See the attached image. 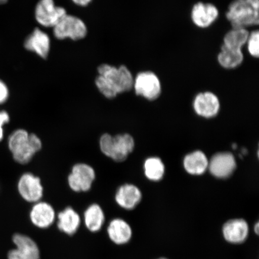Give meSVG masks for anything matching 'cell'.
<instances>
[{"label": "cell", "mask_w": 259, "mask_h": 259, "mask_svg": "<svg viewBox=\"0 0 259 259\" xmlns=\"http://www.w3.org/2000/svg\"><path fill=\"white\" fill-rule=\"evenodd\" d=\"M93 0H72V2L76 5L82 6H88L90 3H92Z\"/></svg>", "instance_id": "obj_28"}, {"label": "cell", "mask_w": 259, "mask_h": 259, "mask_svg": "<svg viewBox=\"0 0 259 259\" xmlns=\"http://www.w3.org/2000/svg\"><path fill=\"white\" fill-rule=\"evenodd\" d=\"M58 229L64 234L72 236L78 231L81 219L78 212L72 207H67L57 215Z\"/></svg>", "instance_id": "obj_19"}, {"label": "cell", "mask_w": 259, "mask_h": 259, "mask_svg": "<svg viewBox=\"0 0 259 259\" xmlns=\"http://www.w3.org/2000/svg\"><path fill=\"white\" fill-rule=\"evenodd\" d=\"M219 11L212 3L198 2L191 11V19L193 24L200 28H207L218 19Z\"/></svg>", "instance_id": "obj_11"}, {"label": "cell", "mask_w": 259, "mask_h": 259, "mask_svg": "<svg viewBox=\"0 0 259 259\" xmlns=\"http://www.w3.org/2000/svg\"><path fill=\"white\" fill-rule=\"evenodd\" d=\"M8 2V0H0V5L5 4L6 2Z\"/></svg>", "instance_id": "obj_30"}, {"label": "cell", "mask_w": 259, "mask_h": 259, "mask_svg": "<svg viewBox=\"0 0 259 259\" xmlns=\"http://www.w3.org/2000/svg\"><path fill=\"white\" fill-rule=\"evenodd\" d=\"M12 241L16 248L9 251L8 259H40L39 247L28 236L16 234Z\"/></svg>", "instance_id": "obj_9"}, {"label": "cell", "mask_w": 259, "mask_h": 259, "mask_svg": "<svg viewBox=\"0 0 259 259\" xmlns=\"http://www.w3.org/2000/svg\"><path fill=\"white\" fill-rule=\"evenodd\" d=\"M134 89L137 95L150 101L157 100L162 91L159 77L151 71L139 73L134 78Z\"/></svg>", "instance_id": "obj_6"}, {"label": "cell", "mask_w": 259, "mask_h": 259, "mask_svg": "<svg viewBox=\"0 0 259 259\" xmlns=\"http://www.w3.org/2000/svg\"><path fill=\"white\" fill-rule=\"evenodd\" d=\"M250 32L247 29L232 28L226 32L222 46L235 50H242L246 45Z\"/></svg>", "instance_id": "obj_23"}, {"label": "cell", "mask_w": 259, "mask_h": 259, "mask_svg": "<svg viewBox=\"0 0 259 259\" xmlns=\"http://www.w3.org/2000/svg\"><path fill=\"white\" fill-rule=\"evenodd\" d=\"M96 173L91 165L78 163L73 165L67 177L68 185L74 192H87L92 189Z\"/></svg>", "instance_id": "obj_5"}, {"label": "cell", "mask_w": 259, "mask_h": 259, "mask_svg": "<svg viewBox=\"0 0 259 259\" xmlns=\"http://www.w3.org/2000/svg\"><path fill=\"white\" fill-rule=\"evenodd\" d=\"M9 90L6 84L0 80V104L5 103L9 97Z\"/></svg>", "instance_id": "obj_27"}, {"label": "cell", "mask_w": 259, "mask_h": 259, "mask_svg": "<svg viewBox=\"0 0 259 259\" xmlns=\"http://www.w3.org/2000/svg\"><path fill=\"white\" fill-rule=\"evenodd\" d=\"M135 147V139L128 134L115 136L104 134L99 139V147L102 153L118 163L127 159L128 155L134 151Z\"/></svg>", "instance_id": "obj_3"}, {"label": "cell", "mask_w": 259, "mask_h": 259, "mask_svg": "<svg viewBox=\"0 0 259 259\" xmlns=\"http://www.w3.org/2000/svg\"><path fill=\"white\" fill-rule=\"evenodd\" d=\"M193 108L199 116L205 118H212L218 115L220 111V100L212 92L199 93L194 97Z\"/></svg>", "instance_id": "obj_12"}, {"label": "cell", "mask_w": 259, "mask_h": 259, "mask_svg": "<svg viewBox=\"0 0 259 259\" xmlns=\"http://www.w3.org/2000/svg\"><path fill=\"white\" fill-rule=\"evenodd\" d=\"M236 167L235 158L231 153L223 152L213 155L209 160L210 173L215 178L225 179L232 176Z\"/></svg>", "instance_id": "obj_10"}, {"label": "cell", "mask_w": 259, "mask_h": 259, "mask_svg": "<svg viewBox=\"0 0 259 259\" xmlns=\"http://www.w3.org/2000/svg\"><path fill=\"white\" fill-rule=\"evenodd\" d=\"M30 133L25 129L19 128L12 133L8 138V147L12 155L20 156H33L37 154L29 139Z\"/></svg>", "instance_id": "obj_14"}, {"label": "cell", "mask_w": 259, "mask_h": 259, "mask_svg": "<svg viewBox=\"0 0 259 259\" xmlns=\"http://www.w3.org/2000/svg\"><path fill=\"white\" fill-rule=\"evenodd\" d=\"M246 45L250 56L258 58L259 57V32L257 30L250 32Z\"/></svg>", "instance_id": "obj_25"}, {"label": "cell", "mask_w": 259, "mask_h": 259, "mask_svg": "<svg viewBox=\"0 0 259 259\" xmlns=\"http://www.w3.org/2000/svg\"><path fill=\"white\" fill-rule=\"evenodd\" d=\"M17 189L19 195L29 203L40 201L44 196V188L40 178L30 172L24 173L19 178Z\"/></svg>", "instance_id": "obj_8"}, {"label": "cell", "mask_w": 259, "mask_h": 259, "mask_svg": "<svg viewBox=\"0 0 259 259\" xmlns=\"http://www.w3.org/2000/svg\"><path fill=\"white\" fill-rule=\"evenodd\" d=\"M107 233L111 240L116 245H122L131 241L133 231L128 223L120 218H116L109 222Z\"/></svg>", "instance_id": "obj_18"}, {"label": "cell", "mask_w": 259, "mask_h": 259, "mask_svg": "<svg viewBox=\"0 0 259 259\" xmlns=\"http://www.w3.org/2000/svg\"><path fill=\"white\" fill-rule=\"evenodd\" d=\"M24 47L28 51L33 52L42 58H47L50 53L51 40L46 32L35 28L25 40Z\"/></svg>", "instance_id": "obj_17"}, {"label": "cell", "mask_w": 259, "mask_h": 259, "mask_svg": "<svg viewBox=\"0 0 259 259\" xmlns=\"http://www.w3.org/2000/svg\"><path fill=\"white\" fill-rule=\"evenodd\" d=\"M254 231L255 233V234H256L257 235L258 234V232H259V224H258V223L257 222L256 223V224L254 226Z\"/></svg>", "instance_id": "obj_29"}, {"label": "cell", "mask_w": 259, "mask_h": 259, "mask_svg": "<svg viewBox=\"0 0 259 259\" xmlns=\"http://www.w3.org/2000/svg\"><path fill=\"white\" fill-rule=\"evenodd\" d=\"M249 232L248 223L242 219L228 220L222 228V235L225 240L234 245L244 243L248 237Z\"/></svg>", "instance_id": "obj_13"}, {"label": "cell", "mask_w": 259, "mask_h": 259, "mask_svg": "<svg viewBox=\"0 0 259 259\" xmlns=\"http://www.w3.org/2000/svg\"><path fill=\"white\" fill-rule=\"evenodd\" d=\"M244 60L242 50H235L222 46L218 56L219 64L225 69L232 70L240 66Z\"/></svg>", "instance_id": "obj_22"}, {"label": "cell", "mask_w": 259, "mask_h": 259, "mask_svg": "<svg viewBox=\"0 0 259 259\" xmlns=\"http://www.w3.org/2000/svg\"><path fill=\"white\" fill-rule=\"evenodd\" d=\"M142 198L141 191L132 184H125L118 187L115 196V200L121 208L128 210L134 209Z\"/></svg>", "instance_id": "obj_16"}, {"label": "cell", "mask_w": 259, "mask_h": 259, "mask_svg": "<svg viewBox=\"0 0 259 259\" xmlns=\"http://www.w3.org/2000/svg\"><path fill=\"white\" fill-rule=\"evenodd\" d=\"M164 172V164L160 158L150 157L145 161L144 173L148 180L160 181L163 178Z\"/></svg>", "instance_id": "obj_24"}, {"label": "cell", "mask_w": 259, "mask_h": 259, "mask_svg": "<svg viewBox=\"0 0 259 259\" xmlns=\"http://www.w3.org/2000/svg\"><path fill=\"white\" fill-rule=\"evenodd\" d=\"M157 259H168V258H166V257H160V258H157Z\"/></svg>", "instance_id": "obj_31"}, {"label": "cell", "mask_w": 259, "mask_h": 259, "mask_svg": "<svg viewBox=\"0 0 259 259\" xmlns=\"http://www.w3.org/2000/svg\"><path fill=\"white\" fill-rule=\"evenodd\" d=\"M184 169L192 176H201L208 169L209 160L201 151L187 154L183 161Z\"/></svg>", "instance_id": "obj_20"}, {"label": "cell", "mask_w": 259, "mask_h": 259, "mask_svg": "<svg viewBox=\"0 0 259 259\" xmlns=\"http://www.w3.org/2000/svg\"><path fill=\"white\" fill-rule=\"evenodd\" d=\"M83 222L87 229L93 233L100 231L105 222L104 210L97 203L88 206L83 213Z\"/></svg>", "instance_id": "obj_21"}, {"label": "cell", "mask_w": 259, "mask_h": 259, "mask_svg": "<svg viewBox=\"0 0 259 259\" xmlns=\"http://www.w3.org/2000/svg\"><path fill=\"white\" fill-rule=\"evenodd\" d=\"M226 17L232 28L254 27L259 24V0H234L229 5Z\"/></svg>", "instance_id": "obj_2"}, {"label": "cell", "mask_w": 259, "mask_h": 259, "mask_svg": "<svg viewBox=\"0 0 259 259\" xmlns=\"http://www.w3.org/2000/svg\"><path fill=\"white\" fill-rule=\"evenodd\" d=\"M53 32L57 39L70 38L77 41L86 36L87 28L82 19L75 16L67 14L55 26Z\"/></svg>", "instance_id": "obj_4"}, {"label": "cell", "mask_w": 259, "mask_h": 259, "mask_svg": "<svg viewBox=\"0 0 259 259\" xmlns=\"http://www.w3.org/2000/svg\"><path fill=\"white\" fill-rule=\"evenodd\" d=\"M67 14L66 10L57 6L54 0H38L34 12L38 24L46 28H54Z\"/></svg>", "instance_id": "obj_7"}, {"label": "cell", "mask_w": 259, "mask_h": 259, "mask_svg": "<svg viewBox=\"0 0 259 259\" xmlns=\"http://www.w3.org/2000/svg\"><path fill=\"white\" fill-rule=\"evenodd\" d=\"M97 70L99 75L96 79V85L106 98L114 99L118 95L134 89L135 77L131 70L124 65L115 67L103 64Z\"/></svg>", "instance_id": "obj_1"}, {"label": "cell", "mask_w": 259, "mask_h": 259, "mask_svg": "<svg viewBox=\"0 0 259 259\" xmlns=\"http://www.w3.org/2000/svg\"><path fill=\"white\" fill-rule=\"evenodd\" d=\"M10 121V116L9 113L5 111H0V142L3 140L4 137V130L3 127Z\"/></svg>", "instance_id": "obj_26"}, {"label": "cell", "mask_w": 259, "mask_h": 259, "mask_svg": "<svg viewBox=\"0 0 259 259\" xmlns=\"http://www.w3.org/2000/svg\"><path fill=\"white\" fill-rule=\"evenodd\" d=\"M56 217L54 207L50 203L42 200L34 203L30 212L32 224L41 229H48L53 225Z\"/></svg>", "instance_id": "obj_15"}]
</instances>
